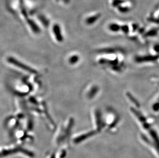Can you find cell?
<instances>
[{
	"instance_id": "1",
	"label": "cell",
	"mask_w": 159,
	"mask_h": 158,
	"mask_svg": "<svg viewBox=\"0 0 159 158\" xmlns=\"http://www.w3.org/2000/svg\"><path fill=\"white\" fill-rule=\"evenodd\" d=\"M8 61L9 63L12 64L16 66L17 67H19L20 68L22 69L23 70H25L26 72H29L30 73H34L35 72V70H33V69L31 68L30 67H29L27 65H26L24 64H23L21 62H19L16 59L13 58L12 57H10L8 59Z\"/></svg>"
},
{
	"instance_id": "2",
	"label": "cell",
	"mask_w": 159,
	"mask_h": 158,
	"mask_svg": "<svg viewBox=\"0 0 159 158\" xmlns=\"http://www.w3.org/2000/svg\"><path fill=\"white\" fill-rule=\"evenodd\" d=\"M157 59V57L155 55H145L137 57L135 60L137 62H146L155 61Z\"/></svg>"
},
{
	"instance_id": "3",
	"label": "cell",
	"mask_w": 159,
	"mask_h": 158,
	"mask_svg": "<svg viewBox=\"0 0 159 158\" xmlns=\"http://www.w3.org/2000/svg\"><path fill=\"white\" fill-rule=\"evenodd\" d=\"M53 31L56 39L59 42H61L63 40V37L62 36L61 32L60 30V27L58 25H55L53 27Z\"/></svg>"
},
{
	"instance_id": "4",
	"label": "cell",
	"mask_w": 159,
	"mask_h": 158,
	"mask_svg": "<svg viewBox=\"0 0 159 158\" xmlns=\"http://www.w3.org/2000/svg\"><path fill=\"white\" fill-rule=\"evenodd\" d=\"M98 91V87L97 86H94L90 90L89 93H88V97L89 98H92L94 97L95 95L97 94Z\"/></svg>"
},
{
	"instance_id": "5",
	"label": "cell",
	"mask_w": 159,
	"mask_h": 158,
	"mask_svg": "<svg viewBox=\"0 0 159 158\" xmlns=\"http://www.w3.org/2000/svg\"><path fill=\"white\" fill-rule=\"evenodd\" d=\"M29 23L31 28L33 29V30L34 32H35V33H38V32H39V28L38 27L37 25H36L35 23L33 21L30 20Z\"/></svg>"
},
{
	"instance_id": "6",
	"label": "cell",
	"mask_w": 159,
	"mask_h": 158,
	"mask_svg": "<svg viewBox=\"0 0 159 158\" xmlns=\"http://www.w3.org/2000/svg\"><path fill=\"white\" fill-rule=\"evenodd\" d=\"M109 29L112 32H116L119 31V29H120V27L119 25L113 23V24H111V25H110Z\"/></svg>"
},
{
	"instance_id": "7",
	"label": "cell",
	"mask_w": 159,
	"mask_h": 158,
	"mask_svg": "<svg viewBox=\"0 0 159 158\" xmlns=\"http://www.w3.org/2000/svg\"><path fill=\"white\" fill-rule=\"evenodd\" d=\"M98 16H92L91 18H89L87 20V22L89 24H91L95 22V21H96V20L98 19Z\"/></svg>"
},
{
	"instance_id": "8",
	"label": "cell",
	"mask_w": 159,
	"mask_h": 158,
	"mask_svg": "<svg viewBox=\"0 0 159 158\" xmlns=\"http://www.w3.org/2000/svg\"><path fill=\"white\" fill-rule=\"evenodd\" d=\"M78 60H79V58L78 56L74 55V56H72L70 59V62L71 64H75L77 62H78Z\"/></svg>"
},
{
	"instance_id": "9",
	"label": "cell",
	"mask_w": 159,
	"mask_h": 158,
	"mask_svg": "<svg viewBox=\"0 0 159 158\" xmlns=\"http://www.w3.org/2000/svg\"><path fill=\"white\" fill-rule=\"evenodd\" d=\"M127 95L128 98L130 99V100H131V101H132V102H134V103H135V105H136L137 106H139L138 102L137 100H135V99L134 100V97H132V95H131V94H128Z\"/></svg>"
},
{
	"instance_id": "10",
	"label": "cell",
	"mask_w": 159,
	"mask_h": 158,
	"mask_svg": "<svg viewBox=\"0 0 159 158\" xmlns=\"http://www.w3.org/2000/svg\"><path fill=\"white\" fill-rule=\"evenodd\" d=\"M39 18V19L41 20V21H42V22L43 23V24L44 25H48V24H49V22H48V21H47V20H45V18H43V17H42V16H40Z\"/></svg>"
},
{
	"instance_id": "11",
	"label": "cell",
	"mask_w": 159,
	"mask_h": 158,
	"mask_svg": "<svg viewBox=\"0 0 159 158\" xmlns=\"http://www.w3.org/2000/svg\"><path fill=\"white\" fill-rule=\"evenodd\" d=\"M122 30H123L124 33H127L128 31H129V29H128V26H123V27H122Z\"/></svg>"
},
{
	"instance_id": "12",
	"label": "cell",
	"mask_w": 159,
	"mask_h": 158,
	"mask_svg": "<svg viewBox=\"0 0 159 158\" xmlns=\"http://www.w3.org/2000/svg\"><path fill=\"white\" fill-rule=\"evenodd\" d=\"M153 108L155 111H157L159 108V103H157L156 104H155L153 106Z\"/></svg>"
},
{
	"instance_id": "13",
	"label": "cell",
	"mask_w": 159,
	"mask_h": 158,
	"mask_svg": "<svg viewBox=\"0 0 159 158\" xmlns=\"http://www.w3.org/2000/svg\"><path fill=\"white\" fill-rule=\"evenodd\" d=\"M155 50L156 51H159V45H157L155 47Z\"/></svg>"
}]
</instances>
